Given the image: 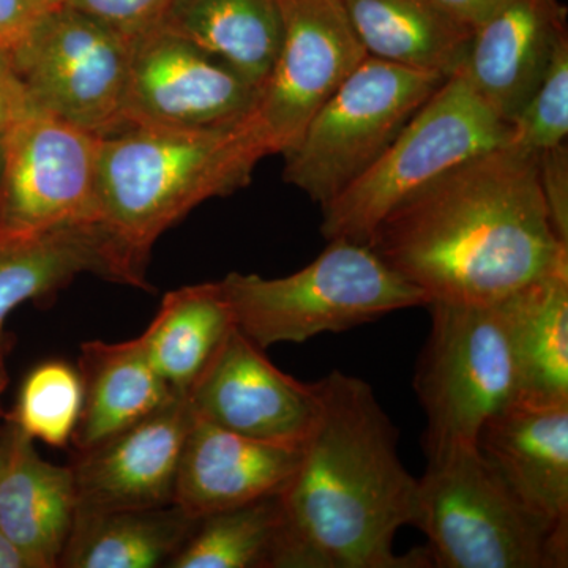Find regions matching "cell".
I'll return each instance as SVG.
<instances>
[{"label":"cell","mask_w":568,"mask_h":568,"mask_svg":"<svg viewBox=\"0 0 568 568\" xmlns=\"http://www.w3.org/2000/svg\"><path fill=\"white\" fill-rule=\"evenodd\" d=\"M368 245L429 304H491L568 267L537 155L510 144L426 183L388 213Z\"/></svg>","instance_id":"1"},{"label":"cell","mask_w":568,"mask_h":568,"mask_svg":"<svg viewBox=\"0 0 568 568\" xmlns=\"http://www.w3.org/2000/svg\"><path fill=\"white\" fill-rule=\"evenodd\" d=\"M567 41V7L560 0H507L473 32L459 70L511 125Z\"/></svg>","instance_id":"15"},{"label":"cell","mask_w":568,"mask_h":568,"mask_svg":"<svg viewBox=\"0 0 568 568\" xmlns=\"http://www.w3.org/2000/svg\"><path fill=\"white\" fill-rule=\"evenodd\" d=\"M234 327L222 283L192 284L164 295L140 339L164 383L186 396Z\"/></svg>","instance_id":"24"},{"label":"cell","mask_w":568,"mask_h":568,"mask_svg":"<svg viewBox=\"0 0 568 568\" xmlns=\"http://www.w3.org/2000/svg\"><path fill=\"white\" fill-rule=\"evenodd\" d=\"M196 521L174 504L126 510H78L59 567L166 566Z\"/></svg>","instance_id":"25"},{"label":"cell","mask_w":568,"mask_h":568,"mask_svg":"<svg viewBox=\"0 0 568 568\" xmlns=\"http://www.w3.org/2000/svg\"><path fill=\"white\" fill-rule=\"evenodd\" d=\"M51 7V0H0V52L17 50Z\"/></svg>","instance_id":"31"},{"label":"cell","mask_w":568,"mask_h":568,"mask_svg":"<svg viewBox=\"0 0 568 568\" xmlns=\"http://www.w3.org/2000/svg\"><path fill=\"white\" fill-rule=\"evenodd\" d=\"M414 526L428 537L433 567L567 566L568 536L534 515L477 446L428 458Z\"/></svg>","instance_id":"5"},{"label":"cell","mask_w":568,"mask_h":568,"mask_svg":"<svg viewBox=\"0 0 568 568\" xmlns=\"http://www.w3.org/2000/svg\"><path fill=\"white\" fill-rule=\"evenodd\" d=\"M568 134V41L559 48L544 81L511 122L507 144L538 153L566 144Z\"/></svg>","instance_id":"28"},{"label":"cell","mask_w":568,"mask_h":568,"mask_svg":"<svg viewBox=\"0 0 568 568\" xmlns=\"http://www.w3.org/2000/svg\"><path fill=\"white\" fill-rule=\"evenodd\" d=\"M433 2L452 20L474 32L507 0H433Z\"/></svg>","instance_id":"33"},{"label":"cell","mask_w":568,"mask_h":568,"mask_svg":"<svg viewBox=\"0 0 568 568\" xmlns=\"http://www.w3.org/2000/svg\"><path fill=\"white\" fill-rule=\"evenodd\" d=\"M82 407L74 454L91 450L178 396L155 372L140 336L129 342L81 346Z\"/></svg>","instance_id":"20"},{"label":"cell","mask_w":568,"mask_h":568,"mask_svg":"<svg viewBox=\"0 0 568 568\" xmlns=\"http://www.w3.org/2000/svg\"><path fill=\"white\" fill-rule=\"evenodd\" d=\"M366 55L448 78L465 62L473 31L433 0H342Z\"/></svg>","instance_id":"22"},{"label":"cell","mask_w":568,"mask_h":568,"mask_svg":"<svg viewBox=\"0 0 568 568\" xmlns=\"http://www.w3.org/2000/svg\"><path fill=\"white\" fill-rule=\"evenodd\" d=\"M257 163L237 122L183 130L123 126L102 136V223L148 264L164 231L204 201L244 189Z\"/></svg>","instance_id":"3"},{"label":"cell","mask_w":568,"mask_h":568,"mask_svg":"<svg viewBox=\"0 0 568 568\" xmlns=\"http://www.w3.org/2000/svg\"><path fill=\"white\" fill-rule=\"evenodd\" d=\"M283 36L239 133L257 160L287 155L325 102L366 58L342 0H276Z\"/></svg>","instance_id":"9"},{"label":"cell","mask_w":568,"mask_h":568,"mask_svg":"<svg viewBox=\"0 0 568 568\" xmlns=\"http://www.w3.org/2000/svg\"><path fill=\"white\" fill-rule=\"evenodd\" d=\"M447 78L366 55L284 155V182L331 203L386 152Z\"/></svg>","instance_id":"8"},{"label":"cell","mask_w":568,"mask_h":568,"mask_svg":"<svg viewBox=\"0 0 568 568\" xmlns=\"http://www.w3.org/2000/svg\"><path fill=\"white\" fill-rule=\"evenodd\" d=\"M102 136L28 104L6 133L0 235L102 222Z\"/></svg>","instance_id":"11"},{"label":"cell","mask_w":568,"mask_h":568,"mask_svg":"<svg viewBox=\"0 0 568 568\" xmlns=\"http://www.w3.org/2000/svg\"><path fill=\"white\" fill-rule=\"evenodd\" d=\"M301 454L302 446L250 439L193 416L174 506L200 519L280 495L297 469Z\"/></svg>","instance_id":"17"},{"label":"cell","mask_w":568,"mask_h":568,"mask_svg":"<svg viewBox=\"0 0 568 568\" xmlns=\"http://www.w3.org/2000/svg\"><path fill=\"white\" fill-rule=\"evenodd\" d=\"M3 144H6V133L0 134V186H2Z\"/></svg>","instance_id":"36"},{"label":"cell","mask_w":568,"mask_h":568,"mask_svg":"<svg viewBox=\"0 0 568 568\" xmlns=\"http://www.w3.org/2000/svg\"><path fill=\"white\" fill-rule=\"evenodd\" d=\"M145 267L102 222L0 235V331L18 306L58 294L82 274L149 290Z\"/></svg>","instance_id":"16"},{"label":"cell","mask_w":568,"mask_h":568,"mask_svg":"<svg viewBox=\"0 0 568 568\" xmlns=\"http://www.w3.org/2000/svg\"><path fill=\"white\" fill-rule=\"evenodd\" d=\"M538 179L549 222L560 241L568 245V149L556 145L538 153Z\"/></svg>","instance_id":"30"},{"label":"cell","mask_w":568,"mask_h":568,"mask_svg":"<svg viewBox=\"0 0 568 568\" xmlns=\"http://www.w3.org/2000/svg\"><path fill=\"white\" fill-rule=\"evenodd\" d=\"M280 496L197 519L170 568H275L282 537Z\"/></svg>","instance_id":"26"},{"label":"cell","mask_w":568,"mask_h":568,"mask_svg":"<svg viewBox=\"0 0 568 568\" xmlns=\"http://www.w3.org/2000/svg\"><path fill=\"white\" fill-rule=\"evenodd\" d=\"M36 440L7 420L0 467V532L33 568L59 567L78 511L73 467L40 457Z\"/></svg>","instance_id":"19"},{"label":"cell","mask_w":568,"mask_h":568,"mask_svg":"<svg viewBox=\"0 0 568 568\" xmlns=\"http://www.w3.org/2000/svg\"><path fill=\"white\" fill-rule=\"evenodd\" d=\"M3 459V432H0V467H2Z\"/></svg>","instance_id":"37"},{"label":"cell","mask_w":568,"mask_h":568,"mask_svg":"<svg viewBox=\"0 0 568 568\" xmlns=\"http://www.w3.org/2000/svg\"><path fill=\"white\" fill-rule=\"evenodd\" d=\"M10 349L9 336L6 332L0 331V395L6 390L7 384H9V373H7V353Z\"/></svg>","instance_id":"35"},{"label":"cell","mask_w":568,"mask_h":568,"mask_svg":"<svg viewBox=\"0 0 568 568\" xmlns=\"http://www.w3.org/2000/svg\"><path fill=\"white\" fill-rule=\"evenodd\" d=\"M102 22L130 43L159 31L171 0H51Z\"/></svg>","instance_id":"29"},{"label":"cell","mask_w":568,"mask_h":568,"mask_svg":"<svg viewBox=\"0 0 568 568\" xmlns=\"http://www.w3.org/2000/svg\"><path fill=\"white\" fill-rule=\"evenodd\" d=\"M28 104V97L11 65L9 54L0 52V134L9 132Z\"/></svg>","instance_id":"32"},{"label":"cell","mask_w":568,"mask_h":568,"mask_svg":"<svg viewBox=\"0 0 568 568\" xmlns=\"http://www.w3.org/2000/svg\"><path fill=\"white\" fill-rule=\"evenodd\" d=\"M160 31L215 55L257 89L274 65L283 26L276 0H171Z\"/></svg>","instance_id":"23"},{"label":"cell","mask_w":568,"mask_h":568,"mask_svg":"<svg viewBox=\"0 0 568 568\" xmlns=\"http://www.w3.org/2000/svg\"><path fill=\"white\" fill-rule=\"evenodd\" d=\"M518 376V402L568 403V267L499 301Z\"/></svg>","instance_id":"21"},{"label":"cell","mask_w":568,"mask_h":568,"mask_svg":"<svg viewBox=\"0 0 568 568\" xmlns=\"http://www.w3.org/2000/svg\"><path fill=\"white\" fill-rule=\"evenodd\" d=\"M477 448L534 515L568 536V403H514L481 426Z\"/></svg>","instance_id":"18"},{"label":"cell","mask_w":568,"mask_h":568,"mask_svg":"<svg viewBox=\"0 0 568 568\" xmlns=\"http://www.w3.org/2000/svg\"><path fill=\"white\" fill-rule=\"evenodd\" d=\"M193 410L174 396L91 450L77 454L78 510H126L174 504L175 481Z\"/></svg>","instance_id":"14"},{"label":"cell","mask_w":568,"mask_h":568,"mask_svg":"<svg viewBox=\"0 0 568 568\" xmlns=\"http://www.w3.org/2000/svg\"><path fill=\"white\" fill-rule=\"evenodd\" d=\"M82 407L80 372L61 361L40 364L22 381L13 413L7 420L33 440L69 446Z\"/></svg>","instance_id":"27"},{"label":"cell","mask_w":568,"mask_h":568,"mask_svg":"<svg viewBox=\"0 0 568 568\" xmlns=\"http://www.w3.org/2000/svg\"><path fill=\"white\" fill-rule=\"evenodd\" d=\"M510 125L462 70L448 77L364 175L323 205L321 233L368 245L388 213L457 164L507 144Z\"/></svg>","instance_id":"6"},{"label":"cell","mask_w":568,"mask_h":568,"mask_svg":"<svg viewBox=\"0 0 568 568\" xmlns=\"http://www.w3.org/2000/svg\"><path fill=\"white\" fill-rule=\"evenodd\" d=\"M9 58L31 106L99 136L125 126L132 43L102 22L52 6Z\"/></svg>","instance_id":"10"},{"label":"cell","mask_w":568,"mask_h":568,"mask_svg":"<svg viewBox=\"0 0 568 568\" xmlns=\"http://www.w3.org/2000/svg\"><path fill=\"white\" fill-rule=\"evenodd\" d=\"M0 568H33L31 560L22 555L17 545L0 532Z\"/></svg>","instance_id":"34"},{"label":"cell","mask_w":568,"mask_h":568,"mask_svg":"<svg viewBox=\"0 0 568 568\" xmlns=\"http://www.w3.org/2000/svg\"><path fill=\"white\" fill-rule=\"evenodd\" d=\"M193 416L263 443L302 446L320 414L317 384L276 368L237 325L190 388Z\"/></svg>","instance_id":"13"},{"label":"cell","mask_w":568,"mask_h":568,"mask_svg":"<svg viewBox=\"0 0 568 568\" xmlns=\"http://www.w3.org/2000/svg\"><path fill=\"white\" fill-rule=\"evenodd\" d=\"M316 384V424L278 495L275 568L433 567L428 549L394 551L396 532L416 523L418 478L399 458L398 432L375 390L338 369Z\"/></svg>","instance_id":"2"},{"label":"cell","mask_w":568,"mask_h":568,"mask_svg":"<svg viewBox=\"0 0 568 568\" xmlns=\"http://www.w3.org/2000/svg\"><path fill=\"white\" fill-rule=\"evenodd\" d=\"M220 283L239 331L261 349L339 334L429 304L372 246L345 239L328 241L312 264L293 275L263 278L233 272Z\"/></svg>","instance_id":"4"},{"label":"cell","mask_w":568,"mask_h":568,"mask_svg":"<svg viewBox=\"0 0 568 568\" xmlns=\"http://www.w3.org/2000/svg\"><path fill=\"white\" fill-rule=\"evenodd\" d=\"M428 308L432 331L414 388L428 422L426 457L433 458L477 446L481 426L518 402V376L499 301L432 302Z\"/></svg>","instance_id":"7"},{"label":"cell","mask_w":568,"mask_h":568,"mask_svg":"<svg viewBox=\"0 0 568 568\" xmlns=\"http://www.w3.org/2000/svg\"><path fill=\"white\" fill-rule=\"evenodd\" d=\"M256 85L215 55L173 33L153 31L132 43L125 126L205 129L241 121Z\"/></svg>","instance_id":"12"}]
</instances>
